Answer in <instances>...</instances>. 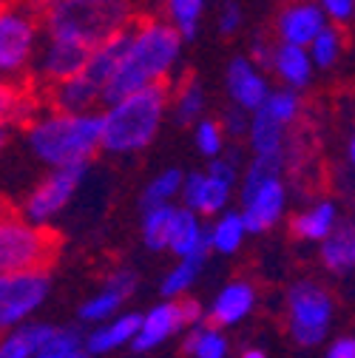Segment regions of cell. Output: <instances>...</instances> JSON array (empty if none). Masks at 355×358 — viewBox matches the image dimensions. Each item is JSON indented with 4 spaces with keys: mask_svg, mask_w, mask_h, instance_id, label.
I'll list each match as a JSON object with an SVG mask.
<instances>
[{
    "mask_svg": "<svg viewBox=\"0 0 355 358\" xmlns=\"http://www.w3.org/2000/svg\"><path fill=\"white\" fill-rule=\"evenodd\" d=\"M137 290V273L134 271H117L106 279V285L80 307V319L88 324H106L117 319L122 301Z\"/></svg>",
    "mask_w": 355,
    "mask_h": 358,
    "instance_id": "cell-15",
    "label": "cell"
},
{
    "mask_svg": "<svg viewBox=\"0 0 355 358\" xmlns=\"http://www.w3.org/2000/svg\"><path fill=\"white\" fill-rule=\"evenodd\" d=\"M77 355H82V336L71 327H60L52 344L34 358H77Z\"/></svg>",
    "mask_w": 355,
    "mask_h": 358,
    "instance_id": "cell-37",
    "label": "cell"
},
{
    "mask_svg": "<svg viewBox=\"0 0 355 358\" xmlns=\"http://www.w3.org/2000/svg\"><path fill=\"white\" fill-rule=\"evenodd\" d=\"M239 210L245 216L247 234H268L270 228H276L284 219L287 210V185L284 179L276 176L270 182L259 185L256 191H250L247 196H239Z\"/></svg>",
    "mask_w": 355,
    "mask_h": 358,
    "instance_id": "cell-13",
    "label": "cell"
},
{
    "mask_svg": "<svg viewBox=\"0 0 355 358\" xmlns=\"http://www.w3.org/2000/svg\"><path fill=\"white\" fill-rule=\"evenodd\" d=\"M347 162L355 171V137H349V143H347Z\"/></svg>",
    "mask_w": 355,
    "mask_h": 358,
    "instance_id": "cell-44",
    "label": "cell"
},
{
    "mask_svg": "<svg viewBox=\"0 0 355 358\" xmlns=\"http://www.w3.org/2000/svg\"><path fill=\"white\" fill-rule=\"evenodd\" d=\"M40 12L26 3H9L0 15V71L3 77H17L37 57Z\"/></svg>",
    "mask_w": 355,
    "mask_h": 358,
    "instance_id": "cell-7",
    "label": "cell"
},
{
    "mask_svg": "<svg viewBox=\"0 0 355 358\" xmlns=\"http://www.w3.org/2000/svg\"><path fill=\"white\" fill-rule=\"evenodd\" d=\"M245 26V9L239 0H222V6L216 12V29L222 37H233Z\"/></svg>",
    "mask_w": 355,
    "mask_h": 358,
    "instance_id": "cell-38",
    "label": "cell"
},
{
    "mask_svg": "<svg viewBox=\"0 0 355 358\" xmlns=\"http://www.w3.org/2000/svg\"><path fill=\"white\" fill-rule=\"evenodd\" d=\"M321 264L335 276H349L355 271V222L341 219L335 231L321 242Z\"/></svg>",
    "mask_w": 355,
    "mask_h": 358,
    "instance_id": "cell-22",
    "label": "cell"
},
{
    "mask_svg": "<svg viewBox=\"0 0 355 358\" xmlns=\"http://www.w3.org/2000/svg\"><path fill=\"white\" fill-rule=\"evenodd\" d=\"M239 358H268V355H264L261 350H245V352H242Z\"/></svg>",
    "mask_w": 355,
    "mask_h": 358,
    "instance_id": "cell-45",
    "label": "cell"
},
{
    "mask_svg": "<svg viewBox=\"0 0 355 358\" xmlns=\"http://www.w3.org/2000/svg\"><path fill=\"white\" fill-rule=\"evenodd\" d=\"M225 88H228V97L233 106L256 114L270 97V83L259 71V66L250 60V55H239L228 63L225 69Z\"/></svg>",
    "mask_w": 355,
    "mask_h": 358,
    "instance_id": "cell-14",
    "label": "cell"
},
{
    "mask_svg": "<svg viewBox=\"0 0 355 358\" xmlns=\"http://www.w3.org/2000/svg\"><path fill=\"white\" fill-rule=\"evenodd\" d=\"M261 111L270 114L273 120H279V122H284L290 128L298 120V114H301V94L296 92V88H284V85L273 88L268 103L261 106Z\"/></svg>",
    "mask_w": 355,
    "mask_h": 358,
    "instance_id": "cell-35",
    "label": "cell"
},
{
    "mask_svg": "<svg viewBox=\"0 0 355 358\" xmlns=\"http://www.w3.org/2000/svg\"><path fill=\"white\" fill-rule=\"evenodd\" d=\"M338 222H341L338 205H335L333 199H316L313 205H307L304 210H298V213L293 216L290 231H293V236L301 239V242H319V245H321V242L335 231Z\"/></svg>",
    "mask_w": 355,
    "mask_h": 358,
    "instance_id": "cell-20",
    "label": "cell"
},
{
    "mask_svg": "<svg viewBox=\"0 0 355 358\" xmlns=\"http://www.w3.org/2000/svg\"><path fill=\"white\" fill-rule=\"evenodd\" d=\"M60 327L52 324H17L12 327L3 341H0V358H34L37 352H43L52 338L57 336Z\"/></svg>",
    "mask_w": 355,
    "mask_h": 358,
    "instance_id": "cell-23",
    "label": "cell"
},
{
    "mask_svg": "<svg viewBox=\"0 0 355 358\" xmlns=\"http://www.w3.org/2000/svg\"><path fill=\"white\" fill-rule=\"evenodd\" d=\"M88 57H92V49L82 46V43L63 40V37H46V43H43L34 57V74L43 83L57 85L63 80L77 77L85 69Z\"/></svg>",
    "mask_w": 355,
    "mask_h": 358,
    "instance_id": "cell-12",
    "label": "cell"
},
{
    "mask_svg": "<svg viewBox=\"0 0 355 358\" xmlns=\"http://www.w3.org/2000/svg\"><path fill=\"white\" fill-rule=\"evenodd\" d=\"M185 350L194 358H228V338L222 333V327L216 324H196L188 338H185Z\"/></svg>",
    "mask_w": 355,
    "mask_h": 358,
    "instance_id": "cell-31",
    "label": "cell"
},
{
    "mask_svg": "<svg viewBox=\"0 0 355 358\" xmlns=\"http://www.w3.org/2000/svg\"><path fill=\"white\" fill-rule=\"evenodd\" d=\"M182 327H188L185 322V310H182V299H165L159 304H154L145 316H143V327L134 338L137 352H148L154 347H159L165 338H171L173 333H180Z\"/></svg>",
    "mask_w": 355,
    "mask_h": 358,
    "instance_id": "cell-16",
    "label": "cell"
},
{
    "mask_svg": "<svg viewBox=\"0 0 355 358\" xmlns=\"http://www.w3.org/2000/svg\"><path fill=\"white\" fill-rule=\"evenodd\" d=\"M168 250L176 259H185L194 253H210V242H208V228L199 222V213L180 205L173 213V225H171V239H168Z\"/></svg>",
    "mask_w": 355,
    "mask_h": 358,
    "instance_id": "cell-19",
    "label": "cell"
},
{
    "mask_svg": "<svg viewBox=\"0 0 355 358\" xmlns=\"http://www.w3.org/2000/svg\"><path fill=\"white\" fill-rule=\"evenodd\" d=\"M194 145L202 157L208 159H216L225 154L228 148V134L225 128H222L219 120H210V117H202L196 125H194Z\"/></svg>",
    "mask_w": 355,
    "mask_h": 358,
    "instance_id": "cell-34",
    "label": "cell"
},
{
    "mask_svg": "<svg viewBox=\"0 0 355 358\" xmlns=\"http://www.w3.org/2000/svg\"><path fill=\"white\" fill-rule=\"evenodd\" d=\"M52 106L57 111H68V114L97 111V106H103V88L94 85L92 80L80 71L77 77L52 85Z\"/></svg>",
    "mask_w": 355,
    "mask_h": 358,
    "instance_id": "cell-21",
    "label": "cell"
},
{
    "mask_svg": "<svg viewBox=\"0 0 355 358\" xmlns=\"http://www.w3.org/2000/svg\"><path fill=\"white\" fill-rule=\"evenodd\" d=\"M131 0H49L43 6V26L49 37L74 40L94 49L131 29Z\"/></svg>",
    "mask_w": 355,
    "mask_h": 358,
    "instance_id": "cell-4",
    "label": "cell"
},
{
    "mask_svg": "<svg viewBox=\"0 0 355 358\" xmlns=\"http://www.w3.org/2000/svg\"><path fill=\"white\" fill-rule=\"evenodd\" d=\"M49 273L43 267L15 271L0 276V324L6 330L23 324L49 296Z\"/></svg>",
    "mask_w": 355,
    "mask_h": 358,
    "instance_id": "cell-9",
    "label": "cell"
},
{
    "mask_svg": "<svg viewBox=\"0 0 355 358\" xmlns=\"http://www.w3.org/2000/svg\"><path fill=\"white\" fill-rule=\"evenodd\" d=\"M273 52H276V43L264 40L261 34L253 37V43H250V60H253L259 69H270V63H273Z\"/></svg>",
    "mask_w": 355,
    "mask_h": 358,
    "instance_id": "cell-41",
    "label": "cell"
},
{
    "mask_svg": "<svg viewBox=\"0 0 355 358\" xmlns=\"http://www.w3.org/2000/svg\"><path fill=\"white\" fill-rule=\"evenodd\" d=\"M330 26L327 12L319 0H290L276 15V40L293 43V46H313V40Z\"/></svg>",
    "mask_w": 355,
    "mask_h": 358,
    "instance_id": "cell-11",
    "label": "cell"
},
{
    "mask_svg": "<svg viewBox=\"0 0 355 358\" xmlns=\"http://www.w3.org/2000/svg\"><path fill=\"white\" fill-rule=\"evenodd\" d=\"M310 55H313V63L319 71H330L338 66L341 55H344V31L338 23H330L310 46Z\"/></svg>",
    "mask_w": 355,
    "mask_h": 358,
    "instance_id": "cell-33",
    "label": "cell"
},
{
    "mask_svg": "<svg viewBox=\"0 0 355 358\" xmlns=\"http://www.w3.org/2000/svg\"><path fill=\"white\" fill-rule=\"evenodd\" d=\"M242 171V148L228 145L225 154L210 159L205 171H191L185 176L182 205L196 210L199 216H219L231 210V199L233 194H239Z\"/></svg>",
    "mask_w": 355,
    "mask_h": 358,
    "instance_id": "cell-5",
    "label": "cell"
},
{
    "mask_svg": "<svg viewBox=\"0 0 355 358\" xmlns=\"http://www.w3.org/2000/svg\"><path fill=\"white\" fill-rule=\"evenodd\" d=\"M319 6L327 12L330 23H349L355 17V0H319Z\"/></svg>",
    "mask_w": 355,
    "mask_h": 358,
    "instance_id": "cell-40",
    "label": "cell"
},
{
    "mask_svg": "<svg viewBox=\"0 0 355 358\" xmlns=\"http://www.w3.org/2000/svg\"><path fill=\"white\" fill-rule=\"evenodd\" d=\"M205 6H208V0H165L168 20L180 29V34L185 40H194L199 34L202 17H205Z\"/></svg>",
    "mask_w": 355,
    "mask_h": 358,
    "instance_id": "cell-32",
    "label": "cell"
},
{
    "mask_svg": "<svg viewBox=\"0 0 355 358\" xmlns=\"http://www.w3.org/2000/svg\"><path fill=\"white\" fill-rule=\"evenodd\" d=\"M55 250L52 236L43 225H34L26 216H6L0 225V271H31L43 267Z\"/></svg>",
    "mask_w": 355,
    "mask_h": 358,
    "instance_id": "cell-8",
    "label": "cell"
},
{
    "mask_svg": "<svg viewBox=\"0 0 355 358\" xmlns=\"http://www.w3.org/2000/svg\"><path fill=\"white\" fill-rule=\"evenodd\" d=\"M182 43L185 37L171 20L151 17V20H140L137 26H131V46L125 52L119 71L106 85L103 108L140 92L145 85L165 83L182 57Z\"/></svg>",
    "mask_w": 355,
    "mask_h": 358,
    "instance_id": "cell-1",
    "label": "cell"
},
{
    "mask_svg": "<svg viewBox=\"0 0 355 358\" xmlns=\"http://www.w3.org/2000/svg\"><path fill=\"white\" fill-rule=\"evenodd\" d=\"M247 145L253 157H287V125L259 108L250 117Z\"/></svg>",
    "mask_w": 355,
    "mask_h": 358,
    "instance_id": "cell-24",
    "label": "cell"
},
{
    "mask_svg": "<svg viewBox=\"0 0 355 358\" xmlns=\"http://www.w3.org/2000/svg\"><path fill=\"white\" fill-rule=\"evenodd\" d=\"M324 358H355V336H344V338H335Z\"/></svg>",
    "mask_w": 355,
    "mask_h": 358,
    "instance_id": "cell-42",
    "label": "cell"
},
{
    "mask_svg": "<svg viewBox=\"0 0 355 358\" xmlns=\"http://www.w3.org/2000/svg\"><path fill=\"white\" fill-rule=\"evenodd\" d=\"M284 307H287V330L296 344L316 347L327 338L335 310L327 287H321L313 279H301L290 285L284 296Z\"/></svg>",
    "mask_w": 355,
    "mask_h": 358,
    "instance_id": "cell-6",
    "label": "cell"
},
{
    "mask_svg": "<svg viewBox=\"0 0 355 358\" xmlns=\"http://www.w3.org/2000/svg\"><path fill=\"white\" fill-rule=\"evenodd\" d=\"M256 307V287L250 282H228L222 287L208 310V322L216 327H233L239 322H245Z\"/></svg>",
    "mask_w": 355,
    "mask_h": 358,
    "instance_id": "cell-17",
    "label": "cell"
},
{
    "mask_svg": "<svg viewBox=\"0 0 355 358\" xmlns=\"http://www.w3.org/2000/svg\"><path fill=\"white\" fill-rule=\"evenodd\" d=\"M182 310H185V322L191 327H196L202 322V307H199L196 299H182Z\"/></svg>",
    "mask_w": 355,
    "mask_h": 358,
    "instance_id": "cell-43",
    "label": "cell"
},
{
    "mask_svg": "<svg viewBox=\"0 0 355 358\" xmlns=\"http://www.w3.org/2000/svg\"><path fill=\"white\" fill-rule=\"evenodd\" d=\"M26 148L49 168L88 165L103 151V111L68 114L55 108L43 114L26 128Z\"/></svg>",
    "mask_w": 355,
    "mask_h": 358,
    "instance_id": "cell-2",
    "label": "cell"
},
{
    "mask_svg": "<svg viewBox=\"0 0 355 358\" xmlns=\"http://www.w3.org/2000/svg\"><path fill=\"white\" fill-rule=\"evenodd\" d=\"M352 137H355V131H352Z\"/></svg>",
    "mask_w": 355,
    "mask_h": 358,
    "instance_id": "cell-47",
    "label": "cell"
},
{
    "mask_svg": "<svg viewBox=\"0 0 355 358\" xmlns=\"http://www.w3.org/2000/svg\"><path fill=\"white\" fill-rule=\"evenodd\" d=\"M77 358H85V352H82V355H77Z\"/></svg>",
    "mask_w": 355,
    "mask_h": 358,
    "instance_id": "cell-46",
    "label": "cell"
},
{
    "mask_svg": "<svg viewBox=\"0 0 355 358\" xmlns=\"http://www.w3.org/2000/svg\"><path fill=\"white\" fill-rule=\"evenodd\" d=\"M247 236V225H245V216L242 210H225L213 216V222L208 225V242H210V250L213 253H222V256H231L242 248Z\"/></svg>",
    "mask_w": 355,
    "mask_h": 358,
    "instance_id": "cell-26",
    "label": "cell"
},
{
    "mask_svg": "<svg viewBox=\"0 0 355 358\" xmlns=\"http://www.w3.org/2000/svg\"><path fill=\"white\" fill-rule=\"evenodd\" d=\"M270 71L276 74V80H279L284 88H296V92H301V88H307L310 83H313L316 63H313V55H310L307 46L276 43Z\"/></svg>",
    "mask_w": 355,
    "mask_h": 358,
    "instance_id": "cell-18",
    "label": "cell"
},
{
    "mask_svg": "<svg viewBox=\"0 0 355 358\" xmlns=\"http://www.w3.org/2000/svg\"><path fill=\"white\" fill-rule=\"evenodd\" d=\"M250 111H245V108H239V106H231L225 114H222V128H225V134H228V140H242V137H247V131H250Z\"/></svg>",
    "mask_w": 355,
    "mask_h": 358,
    "instance_id": "cell-39",
    "label": "cell"
},
{
    "mask_svg": "<svg viewBox=\"0 0 355 358\" xmlns=\"http://www.w3.org/2000/svg\"><path fill=\"white\" fill-rule=\"evenodd\" d=\"M0 114H3V122H34L37 117V100L26 92H15L12 85L3 88V97H0Z\"/></svg>",
    "mask_w": 355,
    "mask_h": 358,
    "instance_id": "cell-36",
    "label": "cell"
},
{
    "mask_svg": "<svg viewBox=\"0 0 355 358\" xmlns=\"http://www.w3.org/2000/svg\"><path fill=\"white\" fill-rule=\"evenodd\" d=\"M171 108V92L165 83L145 85L103 108V151L114 157L145 151L162 131Z\"/></svg>",
    "mask_w": 355,
    "mask_h": 358,
    "instance_id": "cell-3",
    "label": "cell"
},
{
    "mask_svg": "<svg viewBox=\"0 0 355 358\" xmlns=\"http://www.w3.org/2000/svg\"><path fill=\"white\" fill-rule=\"evenodd\" d=\"M143 327V316L140 313H122V316L100 324L92 336L85 338V350L88 352H111L122 344H134L137 333Z\"/></svg>",
    "mask_w": 355,
    "mask_h": 358,
    "instance_id": "cell-25",
    "label": "cell"
},
{
    "mask_svg": "<svg viewBox=\"0 0 355 358\" xmlns=\"http://www.w3.org/2000/svg\"><path fill=\"white\" fill-rule=\"evenodd\" d=\"M205 259H208V253H194V256H185V259H176V264L165 273V279H162V285H159V293H162L165 299H180V296H185V293L194 287L199 271L205 267Z\"/></svg>",
    "mask_w": 355,
    "mask_h": 358,
    "instance_id": "cell-29",
    "label": "cell"
},
{
    "mask_svg": "<svg viewBox=\"0 0 355 358\" xmlns=\"http://www.w3.org/2000/svg\"><path fill=\"white\" fill-rule=\"evenodd\" d=\"M88 165H68V168H52L46 179L29 191V196L20 205V216H26L34 225H49V222L63 213V208L74 199L80 182L85 179Z\"/></svg>",
    "mask_w": 355,
    "mask_h": 358,
    "instance_id": "cell-10",
    "label": "cell"
},
{
    "mask_svg": "<svg viewBox=\"0 0 355 358\" xmlns=\"http://www.w3.org/2000/svg\"><path fill=\"white\" fill-rule=\"evenodd\" d=\"M205 106H208V97H205V85L199 80H185L180 88H176V94L171 100V108H173V122L180 125H196L205 114Z\"/></svg>",
    "mask_w": 355,
    "mask_h": 358,
    "instance_id": "cell-28",
    "label": "cell"
},
{
    "mask_svg": "<svg viewBox=\"0 0 355 358\" xmlns=\"http://www.w3.org/2000/svg\"><path fill=\"white\" fill-rule=\"evenodd\" d=\"M185 176L180 168H165L159 171L151 182L143 188V196H140V205L143 210L148 208H159V205H173L176 199H182V188H185Z\"/></svg>",
    "mask_w": 355,
    "mask_h": 358,
    "instance_id": "cell-27",
    "label": "cell"
},
{
    "mask_svg": "<svg viewBox=\"0 0 355 358\" xmlns=\"http://www.w3.org/2000/svg\"><path fill=\"white\" fill-rule=\"evenodd\" d=\"M173 213H176V205H159V208L143 210V242L148 250H168Z\"/></svg>",
    "mask_w": 355,
    "mask_h": 358,
    "instance_id": "cell-30",
    "label": "cell"
}]
</instances>
